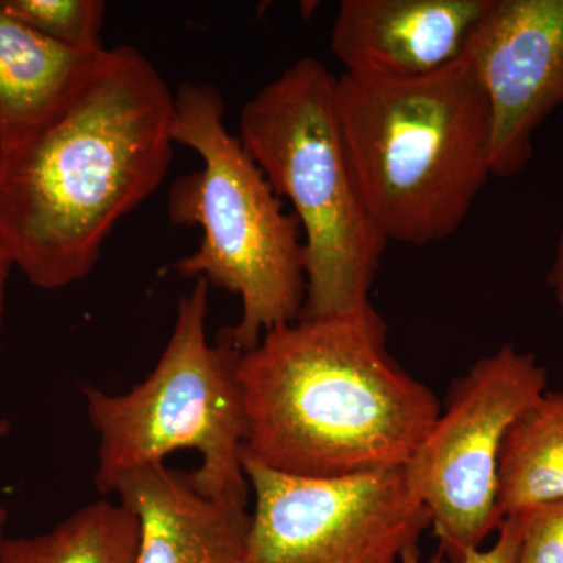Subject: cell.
Segmentation results:
<instances>
[{
	"instance_id": "6da1fadb",
	"label": "cell",
	"mask_w": 563,
	"mask_h": 563,
	"mask_svg": "<svg viewBox=\"0 0 563 563\" xmlns=\"http://www.w3.org/2000/svg\"><path fill=\"white\" fill-rule=\"evenodd\" d=\"M176 96L132 46L103 49L38 121L0 144V242L35 287L88 276L174 154Z\"/></svg>"
},
{
	"instance_id": "7a4b0ae2",
	"label": "cell",
	"mask_w": 563,
	"mask_h": 563,
	"mask_svg": "<svg viewBox=\"0 0 563 563\" xmlns=\"http://www.w3.org/2000/svg\"><path fill=\"white\" fill-rule=\"evenodd\" d=\"M242 454L291 476L342 477L404 468L442 404L387 350L372 303L298 320L242 352Z\"/></svg>"
},
{
	"instance_id": "3957f363",
	"label": "cell",
	"mask_w": 563,
	"mask_h": 563,
	"mask_svg": "<svg viewBox=\"0 0 563 563\" xmlns=\"http://www.w3.org/2000/svg\"><path fill=\"white\" fill-rule=\"evenodd\" d=\"M336 111L358 185L388 243L443 242L492 174V111L462 57L428 76L336 77Z\"/></svg>"
},
{
	"instance_id": "277c9868",
	"label": "cell",
	"mask_w": 563,
	"mask_h": 563,
	"mask_svg": "<svg viewBox=\"0 0 563 563\" xmlns=\"http://www.w3.org/2000/svg\"><path fill=\"white\" fill-rule=\"evenodd\" d=\"M336 77L299 58L240 113L239 140L279 198H287L306 247L302 320L369 306L387 240L355 176L335 102ZM299 318V320H301Z\"/></svg>"
},
{
	"instance_id": "5b68a950",
	"label": "cell",
	"mask_w": 563,
	"mask_h": 563,
	"mask_svg": "<svg viewBox=\"0 0 563 563\" xmlns=\"http://www.w3.org/2000/svg\"><path fill=\"white\" fill-rule=\"evenodd\" d=\"M174 96V141L203 162L169 190V220L202 231L198 250L176 269L239 296L242 320L229 331L240 351H250L266 332L301 318L307 284L301 225L285 213L262 169L229 131L218 88L185 81Z\"/></svg>"
},
{
	"instance_id": "8992f818",
	"label": "cell",
	"mask_w": 563,
	"mask_h": 563,
	"mask_svg": "<svg viewBox=\"0 0 563 563\" xmlns=\"http://www.w3.org/2000/svg\"><path fill=\"white\" fill-rule=\"evenodd\" d=\"M209 288L199 277L181 296L172 336L146 380L122 395L81 385L88 420L99 437L95 487L102 495L113 493L124 474L165 463L174 451L192 450L202 461L188 474L192 488L217 503L247 506L242 351L229 329L217 343L207 340Z\"/></svg>"
},
{
	"instance_id": "52a82bcc",
	"label": "cell",
	"mask_w": 563,
	"mask_h": 563,
	"mask_svg": "<svg viewBox=\"0 0 563 563\" xmlns=\"http://www.w3.org/2000/svg\"><path fill=\"white\" fill-rule=\"evenodd\" d=\"M547 385V369L514 344L479 358L451 385L442 412L404 466L448 562L461 563L501 526L498 465L504 437Z\"/></svg>"
},
{
	"instance_id": "ba28073f",
	"label": "cell",
	"mask_w": 563,
	"mask_h": 563,
	"mask_svg": "<svg viewBox=\"0 0 563 563\" xmlns=\"http://www.w3.org/2000/svg\"><path fill=\"white\" fill-rule=\"evenodd\" d=\"M242 463L255 506L240 563H399L431 528L404 468L306 477Z\"/></svg>"
},
{
	"instance_id": "9c48e42d",
	"label": "cell",
	"mask_w": 563,
	"mask_h": 563,
	"mask_svg": "<svg viewBox=\"0 0 563 563\" xmlns=\"http://www.w3.org/2000/svg\"><path fill=\"white\" fill-rule=\"evenodd\" d=\"M463 57L490 103L493 177L517 176L563 106V0H487Z\"/></svg>"
},
{
	"instance_id": "30bf717a",
	"label": "cell",
	"mask_w": 563,
	"mask_h": 563,
	"mask_svg": "<svg viewBox=\"0 0 563 563\" xmlns=\"http://www.w3.org/2000/svg\"><path fill=\"white\" fill-rule=\"evenodd\" d=\"M487 0H343L331 49L355 76H428L461 60Z\"/></svg>"
},
{
	"instance_id": "8fae6325",
	"label": "cell",
	"mask_w": 563,
	"mask_h": 563,
	"mask_svg": "<svg viewBox=\"0 0 563 563\" xmlns=\"http://www.w3.org/2000/svg\"><path fill=\"white\" fill-rule=\"evenodd\" d=\"M113 493L139 520L135 563H240L251 514L206 498L188 474L152 463L124 474Z\"/></svg>"
},
{
	"instance_id": "7c38bea8",
	"label": "cell",
	"mask_w": 563,
	"mask_h": 563,
	"mask_svg": "<svg viewBox=\"0 0 563 563\" xmlns=\"http://www.w3.org/2000/svg\"><path fill=\"white\" fill-rule=\"evenodd\" d=\"M102 51L63 46L0 3V144L38 121Z\"/></svg>"
},
{
	"instance_id": "4fadbf2b",
	"label": "cell",
	"mask_w": 563,
	"mask_h": 563,
	"mask_svg": "<svg viewBox=\"0 0 563 563\" xmlns=\"http://www.w3.org/2000/svg\"><path fill=\"white\" fill-rule=\"evenodd\" d=\"M563 499V391H544L504 437L498 465L499 517Z\"/></svg>"
},
{
	"instance_id": "5bb4252c",
	"label": "cell",
	"mask_w": 563,
	"mask_h": 563,
	"mask_svg": "<svg viewBox=\"0 0 563 563\" xmlns=\"http://www.w3.org/2000/svg\"><path fill=\"white\" fill-rule=\"evenodd\" d=\"M140 526L122 504L101 499L81 507L49 532L5 537L0 563H135Z\"/></svg>"
},
{
	"instance_id": "9a60e30c",
	"label": "cell",
	"mask_w": 563,
	"mask_h": 563,
	"mask_svg": "<svg viewBox=\"0 0 563 563\" xmlns=\"http://www.w3.org/2000/svg\"><path fill=\"white\" fill-rule=\"evenodd\" d=\"M3 9L33 31L73 49L98 52L102 43V0H0Z\"/></svg>"
},
{
	"instance_id": "2e32d148",
	"label": "cell",
	"mask_w": 563,
	"mask_h": 563,
	"mask_svg": "<svg viewBox=\"0 0 563 563\" xmlns=\"http://www.w3.org/2000/svg\"><path fill=\"white\" fill-rule=\"evenodd\" d=\"M520 515L523 539L515 563H563V499Z\"/></svg>"
},
{
	"instance_id": "e0dca14e",
	"label": "cell",
	"mask_w": 563,
	"mask_h": 563,
	"mask_svg": "<svg viewBox=\"0 0 563 563\" xmlns=\"http://www.w3.org/2000/svg\"><path fill=\"white\" fill-rule=\"evenodd\" d=\"M523 539L521 515L504 518L498 529V539L488 550H474L461 563H515Z\"/></svg>"
},
{
	"instance_id": "ac0fdd59",
	"label": "cell",
	"mask_w": 563,
	"mask_h": 563,
	"mask_svg": "<svg viewBox=\"0 0 563 563\" xmlns=\"http://www.w3.org/2000/svg\"><path fill=\"white\" fill-rule=\"evenodd\" d=\"M548 285L553 288L563 321V231L561 239H559L558 250H555L553 265H551L550 274H548Z\"/></svg>"
},
{
	"instance_id": "d6986e66",
	"label": "cell",
	"mask_w": 563,
	"mask_h": 563,
	"mask_svg": "<svg viewBox=\"0 0 563 563\" xmlns=\"http://www.w3.org/2000/svg\"><path fill=\"white\" fill-rule=\"evenodd\" d=\"M14 268V263L11 261L10 252L0 242V344H2V324H3V309H5V288L7 280L11 269Z\"/></svg>"
},
{
	"instance_id": "ffe728a7",
	"label": "cell",
	"mask_w": 563,
	"mask_h": 563,
	"mask_svg": "<svg viewBox=\"0 0 563 563\" xmlns=\"http://www.w3.org/2000/svg\"><path fill=\"white\" fill-rule=\"evenodd\" d=\"M399 563H448V561L442 551H439V553L433 554L428 562H422L420 550H418V548H412V550L404 553L401 562Z\"/></svg>"
},
{
	"instance_id": "44dd1931",
	"label": "cell",
	"mask_w": 563,
	"mask_h": 563,
	"mask_svg": "<svg viewBox=\"0 0 563 563\" xmlns=\"http://www.w3.org/2000/svg\"><path fill=\"white\" fill-rule=\"evenodd\" d=\"M5 525H7V510L0 506V547H2L3 540H5Z\"/></svg>"
},
{
	"instance_id": "7402d4cb",
	"label": "cell",
	"mask_w": 563,
	"mask_h": 563,
	"mask_svg": "<svg viewBox=\"0 0 563 563\" xmlns=\"http://www.w3.org/2000/svg\"><path fill=\"white\" fill-rule=\"evenodd\" d=\"M11 429L10 421L7 420V418L0 417V439H3V437L9 435Z\"/></svg>"
}]
</instances>
